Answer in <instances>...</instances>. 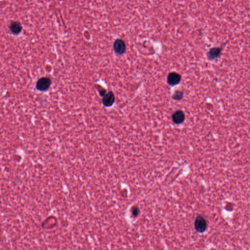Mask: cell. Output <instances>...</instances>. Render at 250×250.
<instances>
[{
	"label": "cell",
	"instance_id": "obj_1",
	"mask_svg": "<svg viewBox=\"0 0 250 250\" xmlns=\"http://www.w3.org/2000/svg\"><path fill=\"white\" fill-rule=\"evenodd\" d=\"M52 84V81L48 77H42L38 80L36 85V88L40 92L48 91Z\"/></svg>",
	"mask_w": 250,
	"mask_h": 250
},
{
	"label": "cell",
	"instance_id": "obj_2",
	"mask_svg": "<svg viewBox=\"0 0 250 250\" xmlns=\"http://www.w3.org/2000/svg\"><path fill=\"white\" fill-rule=\"evenodd\" d=\"M195 227L198 232H204L207 228V222L202 216H197L195 220Z\"/></svg>",
	"mask_w": 250,
	"mask_h": 250
},
{
	"label": "cell",
	"instance_id": "obj_3",
	"mask_svg": "<svg viewBox=\"0 0 250 250\" xmlns=\"http://www.w3.org/2000/svg\"><path fill=\"white\" fill-rule=\"evenodd\" d=\"M102 99L103 105L106 107H111L115 102V96L112 92H108L106 93Z\"/></svg>",
	"mask_w": 250,
	"mask_h": 250
},
{
	"label": "cell",
	"instance_id": "obj_4",
	"mask_svg": "<svg viewBox=\"0 0 250 250\" xmlns=\"http://www.w3.org/2000/svg\"><path fill=\"white\" fill-rule=\"evenodd\" d=\"M113 49L116 53L122 55L126 51V45L123 41L121 39H117L113 44Z\"/></svg>",
	"mask_w": 250,
	"mask_h": 250
},
{
	"label": "cell",
	"instance_id": "obj_5",
	"mask_svg": "<svg viewBox=\"0 0 250 250\" xmlns=\"http://www.w3.org/2000/svg\"><path fill=\"white\" fill-rule=\"evenodd\" d=\"M180 75L174 72L169 73L167 77V82L171 86L177 85L181 81Z\"/></svg>",
	"mask_w": 250,
	"mask_h": 250
},
{
	"label": "cell",
	"instance_id": "obj_6",
	"mask_svg": "<svg viewBox=\"0 0 250 250\" xmlns=\"http://www.w3.org/2000/svg\"><path fill=\"white\" fill-rule=\"evenodd\" d=\"M185 115L181 111H177L172 115V119L175 124H180L185 120Z\"/></svg>",
	"mask_w": 250,
	"mask_h": 250
},
{
	"label": "cell",
	"instance_id": "obj_7",
	"mask_svg": "<svg viewBox=\"0 0 250 250\" xmlns=\"http://www.w3.org/2000/svg\"><path fill=\"white\" fill-rule=\"evenodd\" d=\"M221 49L219 48H212L209 50V52L208 53L207 55L210 60H215L216 58H218L220 54H221Z\"/></svg>",
	"mask_w": 250,
	"mask_h": 250
},
{
	"label": "cell",
	"instance_id": "obj_8",
	"mask_svg": "<svg viewBox=\"0 0 250 250\" xmlns=\"http://www.w3.org/2000/svg\"><path fill=\"white\" fill-rule=\"evenodd\" d=\"M10 30L13 34L15 35L19 34L22 30V26L21 24L18 22H13L10 24Z\"/></svg>",
	"mask_w": 250,
	"mask_h": 250
},
{
	"label": "cell",
	"instance_id": "obj_9",
	"mask_svg": "<svg viewBox=\"0 0 250 250\" xmlns=\"http://www.w3.org/2000/svg\"><path fill=\"white\" fill-rule=\"evenodd\" d=\"M183 97V93L181 92H176V93L173 96V98L176 100H179Z\"/></svg>",
	"mask_w": 250,
	"mask_h": 250
},
{
	"label": "cell",
	"instance_id": "obj_10",
	"mask_svg": "<svg viewBox=\"0 0 250 250\" xmlns=\"http://www.w3.org/2000/svg\"><path fill=\"white\" fill-rule=\"evenodd\" d=\"M139 212V210L137 208H133L132 209V215L135 217H136L138 215Z\"/></svg>",
	"mask_w": 250,
	"mask_h": 250
}]
</instances>
